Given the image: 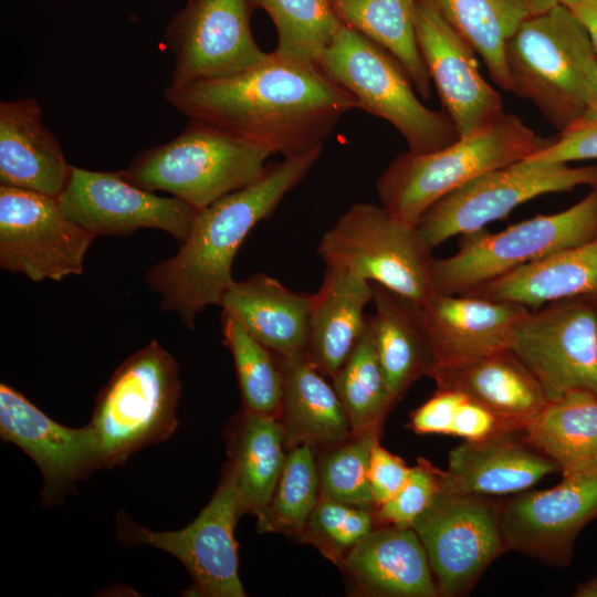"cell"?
Listing matches in <instances>:
<instances>
[{
	"label": "cell",
	"instance_id": "6da1fadb",
	"mask_svg": "<svg viewBox=\"0 0 597 597\" xmlns=\"http://www.w3.org/2000/svg\"><path fill=\"white\" fill-rule=\"evenodd\" d=\"M165 98L189 117L226 129L284 158L323 148L356 98L316 63L274 51L228 77L169 86Z\"/></svg>",
	"mask_w": 597,
	"mask_h": 597
},
{
	"label": "cell",
	"instance_id": "7a4b0ae2",
	"mask_svg": "<svg viewBox=\"0 0 597 597\" xmlns=\"http://www.w3.org/2000/svg\"><path fill=\"white\" fill-rule=\"evenodd\" d=\"M322 150L268 165L255 182L199 210L177 253L146 273V283L159 295L161 310L176 313L186 327L193 328L206 307L220 306L234 281L232 264L241 243L304 179Z\"/></svg>",
	"mask_w": 597,
	"mask_h": 597
},
{
	"label": "cell",
	"instance_id": "3957f363",
	"mask_svg": "<svg viewBox=\"0 0 597 597\" xmlns=\"http://www.w3.org/2000/svg\"><path fill=\"white\" fill-rule=\"evenodd\" d=\"M509 92L531 101L559 133L584 118L597 82V53L567 7L525 19L505 46Z\"/></svg>",
	"mask_w": 597,
	"mask_h": 597
},
{
	"label": "cell",
	"instance_id": "277c9868",
	"mask_svg": "<svg viewBox=\"0 0 597 597\" xmlns=\"http://www.w3.org/2000/svg\"><path fill=\"white\" fill-rule=\"evenodd\" d=\"M519 116L496 119L449 146L428 154L396 156L376 181L381 206L395 218L417 224L439 199L475 178L525 159L548 145Z\"/></svg>",
	"mask_w": 597,
	"mask_h": 597
},
{
	"label": "cell",
	"instance_id": "5b68a950",
	"mask_svg": "<svg viewBox=\"0 0 597 597\" xmlns=\"http://www.w3.org/2000/svg\"><path fill=\"white\" fill-rule=\"evenodd\" d=\"M272 154L212 124L190 119L176 138L138 154L121 174L197 210L259 180Z\"/></svg>",
	"mask_w": 597,
	"mask_h": 597
},
{
	"label": "cell",
	"instance_id": "8992f818",
	"mask_svg": "<svg viewBox=\"0 0 597 597\" xmlns=\"http://www.w3.org/2000/svg\"><path fill=\"white\" fill-rule=\"evenodd\" d=\"M317 65L356 98L358 108L390 123L409 151L432 153L460 138L444 111L431 109L417 97L402 66L352 28L342 24Z\"/></svg>",
	"mask_w": 597,
	"mask_h": 597
},
{
	"label": "cell",
	"instance_id": "52a82bcc",
	"mask_svg": "<svg viewBox=\"0 0 597 597\" xmlns=\"http://www.w3.org/2000/svg\"><path fill=\"white\" fill-rule=\"evenodd\" d=\"M180 394L178 365L156 339L126 358L101 389L93 410L91 425L104 468L170 437L178 426Z\"/></svg>",
	"mask_w": 597,
	"mask_h": 597
},
{
	"label": "cell",
	"instance_id": "ba28073f",
	"mask_svg": "<svg viewBox=\"0 0 597 597\" xmlns=\"http://www.w3.org/2000/svg\"><path fill=\"white\" fill-rule=\"evenodd\" d=\"M460 237L453 255L434 259V293L465 294L520 266L596 238L597 185L561 212L537 214L496 233L482 229Z\"/></svg>",
	"mask_w": 597,
	"mask_h": 597
},
{
	"label": "cell",
	"instance_id": "9c48e42d",
	"mask_svg": "<svg viewBox=\"0 0 597 597\" xmlns=\"http://www.w3.org/2000/svg\"><path fill=\"white\" fill-rule=\"evenodd\" d=\"M326 265L344 269L420 304L433 294L432 249L416 224L392 217L381 205H353L321 239Z\"/></svg>",
	"mask_w": 597,
	"mask_h": 597
},
{
	"label": "cell",
	"instance_id": "30bf717a",
	"mask_svg": "<svg viewBox=\"0 0 597 597\" xmlns=\"http://www.w3.org/2000/svg\"><path fill=\"white\" fill-rule=\"evenodd\" d=\"M584 185H597V164L572 167L568 163L520 160L446 195L423 212L416 226L433 250L449 238L484 229L533 198Z\"/></svg>",
	"mask_w": 597,
	"mask_h": 597
},
{
	"label": "cell",
	"instance_id": "8fae6325",
	"mask_svg": "<svg viewBox=\"0 0 597 597\" xmlns=\"http://www.w3.org/2000/svg\"><path fill=\"white\" fill-rule=\"evenodd\" d=\"M510 349L537 378L548 400L574 390L597 396V294L530 310L516 323Z\"/></svg>",
	"mask_w": 597,
	"mask_h": 597
},
{
	"label": "cell",
	"instance_id": "7c38bea8",
	"mask_svg": "<svg viewBox=\"0 0 597 597\" xmlns=\"http://www.w3.org/2000/svg\"><path fill=\"white\" fill-rule=\"evenodd\" d=\"M243 514L237 482L226 468L210 502L185 528L154 532L118 514V540L146 544L178 558L192 578L190 596L243 597L234 528Z\"/></svg>",
	"mask_w": 597,
	"mask_h": 597
},
{
	"label": "cell",
	"instance_id": "4fadbf2b",
	"mask_svg": "<svg viewBox=\"0 0 597 597\" xmlns=\"http://www.w3.org/2000/svg\"><path fill=\"white\" fill-rule=\"evenodd\" d=\"M94 237L56 198L0 185V266L33 282L83 273Z\"/></svg>",
	"mask_w": 597,
	"mask_h": 597
},
{
	"label": "cell",
	"instance_id": "5bb4252c",
	"mask_svg": "<svg viewBox=\"0 0 597 597\" xmlns=\"http://www.w3.org/2000/svg\"><path fill=\"white\" fill-rule=\"evenodd\" d=\"M411 527L432 569L439 595L468 591L506 548L500 505L481 495L438 491Z\"/></svg>",
	"mask_w": 597,
	"mask_h": 597
},
{
	"label": "cell",
	"instance_id": "9a60e30c",
	"mask_svg": "<svg viewBox=\"0 0 597 597\" xmlns=\"http://www.w3.org/2000/svg\"><path fill=\"white\" fill-rule=\"evenodd\" d=\"M250 0H187L169 22L165 41L175 56L169 86L232 76L269 53L256 44Z\"/></svg>",
	"mask_w": 597,
	"mask_h": 597
},
{
	"label": "cell",
	"instance_id": "2e32d148",
	"mask_svg": "<svg viewBox=\"0 0 597 597\" xmlns=\"http://www.w3.org/2000/svg\"><path fill=\"white\" fill-rule=\"evenodd\" d=\"M57 201L67 218L94 237H124L139 229H157L179 244L190 234L199 211L177 197H160L134 185L121 171L74 166Z\"/></svg>",
	"mask_w": 597,
	"mask_h": 597
},
{
	"label": "cell",
	"instance_id": "e0dca14e",
	"mask_svg": "<svg viewBox=\"0 0 597 597\" xmlns=\"http://www.w3.org/2000/svg\"><path fill=\"white\" fill-rule=\"evenodd\" d=\"M597 517V472L564 476L556 486L512 498L500 505L506 549L554 566L569 563L584 526Z\"/></svg>",
	"mask_w": 597,
	"mask_h": 597
},
{
	"label": "cell",
	"instance_id": "ac0fdd59",
	"mask_svg": "<svg viewBox=\"0 0 597 597\" xmlns=\"http://www.w3.org/2000/svg\"><path fill=\"white\" fill-rule=\"evenodd\" d=\"M415 27L431 82L460 138L504 113L502 96L482 76L474 49L428 0H417Z\"/></svg>",
	"mask_w": 597,
	"mask_h": 597
},
{
	"label": "cell",
	"instance_id": "d6986e66",
	"mask_svg": "<svg viewBox=\"0 0 597 597\" xmlns=\"http://www.w3.org/2000/svg\"><path fill=\"white\" fill-rule=\"evenodd\" d=\"M0 436L38 464L44 478L42 498L46 503L57 501L76 481L104 468L102 447L91 423L81 428L63 426L3 383Z\"/></svg>",
	"mask_w": 597,
	"mask_h": 597
},
{
	"label": "cell",
	"instance_id": "ffe728a7",
	"mask_svg": "<svg viewBox=\"0 0 597 597\" xmlns=\"http://www.w3.org/2000/svg\"><path fill=\"white\" fill-rule=\"evenodd\" d=\"M422 310L434 373L510 349L516 323L530 311L514 302L438 293L422 304Z\"/></svg>",
	"mask_w": 597,
	"mask_h": 597
},
{
	"label": "cell",
	"instance_id": "44dd1931",
	"mask_svg": "<svg viewBox=\"0 0 597 597\" xmlns=\"http://www.w3.org/2000/svg\"><path fill=\"white\" fill-rule=\"evenodd\" d=\"M555 471L558 465L536 450L523 431L503 429L452 449L448 470L437 469V474L440 491L490 496L526 490Z\"/></svg>",
	"mask_w": 597,
	"mask_h": 597
},
{
	"label": "cell",
	"instance_id": "7402d4cb",
	"mask_svg": "<svg viewBox=\"0 0 597 597\" xmlns=\"http://www.w3.org/2000/svg\"><path fill=\"white\" fill-rule=\"evenodd\" d=\"M72 172L33 98L0 103V185L59 198Z\"/></svg>",
	"mask_w": 597,
	"mask_h": 597
},
{
	"label": "cell",
	"instance_id": "603a6c76",
	"mask_svg": "<svg viewBox=\"0 0 597 597\" xmlns=\"http://www.w3.org/2000/svg\"><path fill=\"white\" fill-rule=\"evenodd\" d=\"M432 378L438 389L464 394L492 412L509 430L523 431L548 402L537 378L511 349L439 369Z\"/></svg>",
	"mask_w": 597,
	"mask_h": 597
},
{
	"label": "cell",
	"instance_id": "cb8c5ba5",
	"mask_svg": "<svg viewBox=\"0 0 597 597\" xmlns=\"http://www.w3.org/2000/svg\"><path fill=\"white\" fill-rule=\"evenodd\" d=\"M373 301L368 281L326 265L308 317L306 359L323 375L334 377L347 360L367 322L366 305Z\"/></svg>",
	"mask_w": 597,
	"mask_h": 597
},
{
	"label": "cell",
	"instance_id": "d4e9b609",
	"mask_svg": "<svg viewBox=\"0 0 597 597\" xmlns=\"http://www.w3.org/2000/svg\"><path fill=\"white\" fill-rule=\"evenodd\" d=\"M311 304L312 294L293 292L276 279L256 273L234 280L220 306L272 353L292 356L304 354Z\"/></svg>",
	"mask_w": 597,
	"mask_h": 597
},
{
	"label": "cell",
	"instance_id": "484cf974",
	"mask_svg": "<svg viewBox=\"0 0 597 597\" xmlns=\"http://www.w3.org/2000/svg\"><path fill=\"white\" fill-rule=\"evenodd\" d=\"M370 316L378 359L395 399L423 376L432 377L436 359L422 304L376 282Z\"/></svg>",
	"mask_w": 597,
	"mask_h": 597
},
{
	"label": "cell",
	"instance_id": "4316f807",
	"mask_svg": "<svg viewBox=\"0 0 597 597\" xmlns=\"http://www.w3.org/2000/svg\"><path fill=\"white\" fill-rule=\"evenodd\" d=\"M343 563L358 585L376 595H439L426 551L411 526L373 530L347 553Z\"/></svg>",
	"mask_w": 597,
	"mask_h": 597
},
{
	"label": "cell",
	"instance_id": "83f0119b",
	"mask_svg": "<svg viewBox=\"0 0 597 597\" xmlns=\"http://www.w3.org/2000/svg\"><path fill=\"white\" fill-rule=\"evenodd\" d=\"M276 356L283 378L280 417L285 447H333L352 438L345 409L323 374L304 354Z\"/></svg>",
	"mask_w": 597,
	"mask_h": 597
},
{
	"label": "cell",
	"instance_id": "f1b7e54d",
	"mask_svg": "<svg viewBox=\"0 0 597 597\" xmlns=\"http://www.w3.org/2000/svg\"><path fill=\"white\" fill-rule=\"evenodd\" d=\"M597 294V237L483 283L465 295L536 310L548 302Z\"/></svg>",
	"mask_w": 597,
	"mask_h": 597
},
{
	"label": "cell",
	"instance_id": "f546056e",
	"mask_svg": "<svg viewBox=\"0 0 597 597\" xmlns=\"http://www.w3.org/2000/svg\"><path fill=\"white\" fill-rule=\"evenodd\" d=\"M523 433L563 476L597 472V396L574 390L548 400Z\"/></svg>",
	"mask_w": 597,
	"mask_h": 597
},
{
	"label": "cell",
	"instance_id": "4dcf8cb0",
	"mask_svg": "<svg viewBox=\"0 0 597 597\" xmlns=\"http://www.w3.org/2000/svg\"><path fill=\"white\" fill-rule=\"evenodd\" d=\"M284 444L280 419L244 409L231 432L227 464L237 482L243 514L258 515L270 501L284 465Z\"/></svg>",
	"mask_w": 597,
	"mask_h": 597
},
{
	"label": "cell",
	"instance_id": "1f68e13d",
	"mask_svg": "<svg viewBox=\"0 0 597 597\" xmlns=\"http://www.w3.org/2000/svg\"><path fill=\"white\" fill-rule=\"evenodd\" d=\"M343 24L386 50L405 70L423 100L431 78L421 55L416 27L417 0H332Z\"/></svg>",
	"mask_w": 597,
	"mask_h": 597
},
{
	"label": "cell",
	"instance_id": "d6a6232c",
	"mask_svg": "<svg viewBox=\"0 0 597 597\" xmlns=\"http://www.w3.org/2000/svg\"><path fill=\"white\" fill-rule=\"evenodd\" d=\"M446 22L482 57L491 78L510 90L505 46L532 15L527 0H428Z\"/></svg>",
	"mask_w": 597,
	"mask_h": 597
},
{
	"label": "cell",
	"instance_id": "836d02e7",
	"mask_svg": "<svg viewBox=\"0 0 597 597\" xmlns=\"http://www.w3.org/2000/svg\"><path fill=\"white\" fill-rule=\"evenodd\" d=\"M333 379L353 436L377 430L395 399L378 359L370 316L354 349Z\"/></svg>",
	"mask_w": 597,
	"mask_h": 597
},
{
	"label": "cell",
	"instance_id": "e575fe53",
	"mask_svg": "<svg viewBox=\"0 0 597 597\" xmlns=\"http://www.w3.org/2000/svg\"><path fill=\"white\" fill-rule=\"evenodd\" d=\"M264 10L277 33L274 52L285 59L316 63L342 27L332 0H250Z\"/></svg>",
	"mask_w": 597,
	"mask_h": 597
},
{
	"label": "cell",
	"instance_id": "d590c367",
	"mask_svg": "<svg viewBox=\"0 0 597 597\" xmlns=\"http://www.w3.org/2000/svg\"><path fill=\"white\" fill-rule=\"evenodd\" d=\"M221 323L223 342L233 358L244 408L279 418L283 378L277 359L233 316L222 312Z\"/></svg>",
	"mask_w": 597,
	"mask_h": 597
},
{
	"label": "cell",
	"instance_id": "8d00e7d4",
	"mask_svg": "<svg viewBox=\"0 0 597 597\" xmlns=\"http://www.w3.org/2000/svg\"><path fill=\"white\" fill-rule=\"evenodd\" d=\"M320 490L318 464L312 447L291 448L270 501L256 515L259 528L262 532L302 533L320 500Z\"/></svg>",
	"mask_w": 597,
	"mask_h": 597
},
{
	"label": "cell",
	"instance_id": "74e56055",
	"mask_svg": "<svg viewBox=\"0 0 597 597\" xmlns=\"http://www.w3.org/2000/svg\"><path fill=\"white\" fill-rule=\"evenodd\" d=\"M377 430L329 447L318 461L321 494L363 509L376 506L368 483L370 453Z\"/></svg>",
	"mask_w": 597,
	"mask_h": 597
},
{
	"label": "cell",
	"instance_id": "f35d334b",
	"mask_svg": "<svg viewBox=\"0 0 597 597\" xmlns=\"http://www.w3.org/2000/svg\"><path fill=\"white\" fill-rule=\"evenodd\" d=\"M374 525L373 510L349 505L322 495L302 531L303 538L333 562L366 537Z\"/></svg>",
	"mask_w": 597,
	"mask_h": 597
},
{
	"label": "cell",
	"instance_id": "ab89813d",
	"mask_svg": "<svg viewBox=\"0 0 597 597\" xmlns=\"http://www.w3.org/2000/svg\"><path fill=\"white\" fill-rule=\"evenodd\" d=\"M439 491L437 469L426 460L411 468L404 486L378 506L377 516L383 523L411 526L430 505Z\"/></svg>",
	"mask_w": 597,
	"mask_h": 597
},
{
	"label": "cell",
	"instance_id": "60d3db41",
	"mask_svg": "<svg viewBox=\"0 0 597 597\" xmlns=\"http://www.w3.org/2000/svg\"><path fill=\"white\" fill-rule=\"evenodd\" d=\"M597 159V117H584L523 160L572 163Z\"/></svg>",
	"mask_w": 597,
	"mask_h": 597
},
{
	"label": "cell",
	"instance_id": "b9f144b4",
	"mask_svg": "<svg viewBox=\"0 0 597 597\" xmlns=\"http://www.w3.org/2000/svg\"><path fill=\"white\" fill-rule=\"evenodd\" d=\"M411 468L388 452L378 441L374 444L368 467V483L376 506L391 499L406 483Z\"/></svg>",
	"mask_w": 597,
	"mask_h": 597
},
{
	"label": "cell",
	"instance_id": "7bdbcfd3",
	"mask_svg": "<svg viewBox=\"0 0 597 597\" xmlns=\"http://www.w3.org/2000/svg\"><path fill=\"white\" fill-rule=\"evenodd\" d=\"M467 396L451 389L438 391L411 416V428L418 433L451 434L457 411Z\"/></svg>",
	"mask_w": 597,
	"mask_h": 597
},
{
	"label": "cell",
	"instance_id": "ee69618b",
	"mask_svg": "<svg viewBox=\"0 0 597 597\" xmlns=\"http://www.w3.org/2000/svg\"><path fill=\"white\" fill-rule=\"evenodd\" d=\"M503 429L505 428L492 412L467 397L457 411L450 436L475 441Z\"/></svg>",
	"mask_w": 597,
	"mask_h": 597
},
{
	"label": "cell",
	"instance_id": "f6af8a7d",
	"mask_svg": "<svg viewBox=\"0 0 597 597\" xmlns=\"http://www.w3.org/2000/svg\"><path fill=\"white\" fill-rule=\"evenodd\" d=\"M570 10L587 31L597 53V0H579Z\"/></svg>",
	"mask_w": 597,
	"mask_h": 597
},
{
	"label": "cell",
	"instance_id": "bcb514c9",
	"mask_svg": "<svg viewBox=\"0 0 597 597\" xmlns=\"http://www.w3.org/2000/svg\"><path fill=\"white\" fill-rule=\"evenodd\" d=\"M577 597H597V575L588 582L580 584L576 591Z\"/></svg>",
	"mask_w": 597,
	"mask_h": 597
},
{
	"label": "cell",
	"instance_id": "7dc6e473",
	"mask_svg": "<svg viewBox=\"0 0 597 597\" xmlns=\"http://www.w3.org/2000/svg\"><path fill=\"white\" fill-rule=\"evenodd\" d=\"M535 13L551 9L558 3L557 0H527Z\"/></svg>",
	"mask_w": 597,
	"mask_h": 597
},
{
	"label": "cell",
	"instance_id": "c3c4849f",
	"mask_svg": "<svg viewBox=\"0 0 597 597\" xmlns=\"http://www.w3.org/2000/svg\"><path fill=\"white\" fill-rule=\"evenodd\" d=\"M584 117H597V82L593 91L589 108Z\"/></svg>",
	"mask_w": 597,
	"mask_h": 597
},
{
	"label": "cell",
	"instance_id": "681fc988",
	"mask_svg": "<svg viewBox=\"0 0 597 597\" xmlns=\"http://www.w3.org/2000/svg\"><path fill=\"white\" fill-rule=\"evenodd\" d=\"M558 3L572 9L579 0H557Z\"/></svg>",
	"mask_w": 597,
	"mask_h": 597
}]
</instances>
